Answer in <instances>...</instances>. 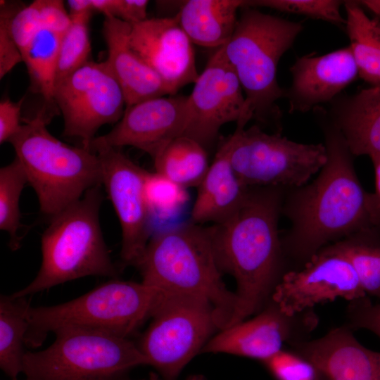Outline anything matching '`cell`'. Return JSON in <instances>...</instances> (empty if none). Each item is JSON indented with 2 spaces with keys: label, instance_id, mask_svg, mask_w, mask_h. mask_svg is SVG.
Listing matches in <instances>:
<instances>
[{
  "label": "cell",
  "instance_id": "60d3db41",
  "mask_svg": "<svg viewBox=\"0 0 380 380\" xmlns=\"http://www.w3.org/2000/svg\"><path fill=\"white\" fill-rule=\"evenodd\" d=\"M67 4L71 18L94 12L91 0H68Z\"/></svg>",
  "mask_w": 380,
  "mask_h": 380
},
{
  "label": "cell",
  "instance_id": "5bb4252c",
  "mask_svg": "<svg viewBox=\"0 0 380 380\" xmlns=\"http://www.w3.org/2000/svg\"><path fill=\"white\" fill-rule=\"evenodd\" d=\"M319 324L315 310L287 315L271 299L251 319L220 330L202 353H227L265 361L287 343L310 338Z\"/></svg>",
  "mask_w": 380,
  "mask_h": 380
},
{
  "label": "cell",
  "instance_id": "d590c367",
  "mask_svg": "<svg viewBox=\"0 0 380 380\" xmlns=\"http://www.w3.org/2000/svg\"><path fill=\"white\" fill-rule=\"evenodd\" d=\"M93 11L134 25L145 20L147 0H91Z\"/></svg>",
  "mask_w": 380,
  "mask_h": 380
},
{
  "label": "cell",
  "instance_id": "4dcf8cb0",
  "mask_svg": "<svg viewBox=\"0 0 380 380\" xmlns=\"http://www.w3.org/2000/svg\"><path fill=\"white\" fill-rule=\"evenodd\" d=\"M92 13L72 18L69 29L61 39L55 84L65 78L90 60L91 41L89 22Z\"/></svg>",
  "mask_w": 380,
  "mask_h": 380
},
{
  "label": "cell",
  "instance_id": "f35d334b",
  "mask_svg": "<svg viewBox=\"0 0 380 380\" xmlns=\"http://www.w3.org/2000/svg\"><path fill=\"white\" fill-rule=\"evenodd\" d=\"M23 99L18 102L10 99L0 102V143L8 142L21 127V107Z\"/></svg>",
  "mask_w": 380,
  "mask_h": 380
},
{
  "label": "cell",
  "instance_id": "d6a6232c",
  "mask_svg": "<svg viewBox=\"0 0 380 380\" xmlns=\"http://www.w3.org/2000/svg\"><path fill=\"white\" fill-rule=\"evenodd\" d=\"M277 380H322L317 369L293 350H281L262 362Z\"/></svg>",
  "mask_w": 380,
  "mask_h": 380
},
{
  "label": "cell",
  "instance_id": "7bdbcfd3",
  "mask_svg": "<svg viewBox=\"0 0 380 380\" xmlns=\"http://www.w3.org/2000/svg\"><path fill=\"white\" fill-rule=\"evenodd\" d=\"M127 380H131V379H129ZM140 380H163V379H160L156 374H151L148 378L144 379H140ZM185 380H205V379L204 376H203L201 374H194V375L188 376Z\"/></svg>",
  "mask_w": 380,
  "mask_h": 380
},
{
  "label": "cell",
  "instance_id": "2e32d148",
  "mask_svg": "<svg viewBox=\"0 0 380 380\" xmlns=\"http://www.w3.org/2000/svg\"><path fill=\"white\" fill-rule=\"evenodd\" d=\"M188 96L168 95L125 107L121 119L90 145L120 148L129 146L153 160L172 140L184 136L188 125Z\"/></svg>",
  "mask_w": 380,
  "mask_h": 380
},
{
  "label": "cell",
  "instance_id": "ab89813d",
  "mask_svg": "<svg viewBox=\"0 0 380 380\" xmlns=\"http://www.w3.org/2000/svg\"><path fill=\"white\" fill-rule=\"evenodd\" d=\"M370 159L374 170L375 191L369 194V205L373 224L380 228V156Z\"/></svg>",
  "mask_w": 380,
  "mask_h": 380
},
{
  "label": "cell",
  "instance_id": "836d02e7",
  "mask_svg": "<svg viewBox=\"0 0 380 380\" xmlns=\"http://www.w3.org/2000/svg\"><path fill=\"white\" fill-rule=\"evenodd\" d=\"M8 27L22 56L37 34L42 29L39 0L16 11L11 9Z\"/></svg>",
  "mask_w": 380,
  "mask_h": 380
},
{
  "label": "cell",
  "instance_id": "ac0fdd59",
  "mask_svg": "<svg viewBox=\"0 0 380 380\" xmlns=\"http://www.w3.org/2000/svg\"><path fill=\"white\" fill-rule=\"evenodd\" d=\"M291 85L286 89L289 113H305L331 102L358 75L350 47L328 53L307 54L290 68Z\"/></svg>",
  "mask_w": 380,
  "mask_h": 380
},
{
  "label": "cell",
  "instance_id": "74e56055",
  "mask_svg": "<svg viewBox=\"0 0 380 380\" xmlns=\"http://www.w3.org/2000/svg\"><path fill=\"white\" fill-rule=\"evenodd\" d=\"M42 27L62 36L70 27L72 20L63 1L39 0Z\"/></svg>",
  "mask_w": 380,
  "mask_h": 380
},
{
  "label": "cell",
  "instance_id": "e0dca14e",
  "mask_svg": "<svg viewBox=\"0 0 380 380\" xmlns=\"http://www.w3.org/2000/svg\"><path fill=\"white\" fill-rule=\"evenodd\" d=\"M129 44L163 79L172 95L194 83L197 71L192 42L182 28L177 14L131 25Z\"/></svg>",
  "mask_w": 380,
  "mask_h": 380
},
{
  "label": "cell",
  "instance_id": "ffe728a7",
  "mask_svg": "<svg viewBox=\"0 0 380 380\" xmlns=\"http://www.w3.org/2000/svg\"><path fill=\"white\" fill-rule=\"evenodd\" d=\"M130 30L131 24L105 17L102 32L108 51L106 61L122 90L125 107L172 95L163 79L131 47Z\"/></svg>",
  "mask_w": 380,
  "mask_h": 380
},
{
  "label": "cell",
  "instance_id": "484cf974",
  "mask_svg": "<svg viewBox=\"0 0 380 380\" xmlns=\"http://www.w3.org/2000/svg\"><path fill=\"white\" fill-rule=\"evenodd\" d=\"M153 160L156 172L186 189L198 187L210 166L206 148L186 136L172 140Z\"/></svg>",
  "mask_w": 380,
  "mask_h": 380
},
{
  "label": "cell",
  "instance_id": "e575fe53",
  "mask_svg": "<svg viewBox=\"0 0 380 380\" xmlns=\"http://www.w3.org/2000/svg\"><path fill=\"white\" fill-rule=\"evenodd\" d=\"M344 325L353 331L366 329L380 338V303H373L366 296L348 302Z\"/></svg>",
  "mask_w": 380,
  "mask_h": 380
},
{
  "label": "cell",
  "instance_id": "ba28073f",
  "mask_svg": "<svg viewBox=\"0 0 380 380\" xmlns=\"http://www.w3.org/2000/svg\"><path fill=\"white\" fill-rule=\"evenodd\" d=\"M46 348L26 351L24 380H127L129 372L148 365L137 344L106 333L63 329Z\"/></svg>",
  "mask_w": 380,
  "mask_h": 380
},
{
  "label": "cell",
  "instance_id": "83f0119b",
  "mask_svg": "<svg viewBox=\"0 0 380 380\" xmlns=\"http://www.w3.org/2000/svg\"><path fill=\"white\" fill-rule=\"evenodd\" d=\"M61 37L42 28L23 53V63L26 65L32 84L47 103H53Z\"/></svg>",
  "mask_w": 380,
  "mask_h": 380
},
{
  "label": "cell",
  "instance_id": "277c9868",
  "mask_svg": "<svg viewBox=\"0 0 380 380\" xmlns=\"http://www.w3.org/2000/svg\"><path fill=\"white\" fill-rule=\"evenodd\" d=\"M234 32L223 46L245 95V106L236 128L255 119L279 124L281 113L277 102L285 97L277 79L281 56L293 44L303 23L242 7Z\"/></svg>",
  "mask_w": 380,
  "mask_h": 380
},
{
  "label": "cell",
  "instance_id": "8d00e7d4",
  "mask_svg": "<svg viewBox=\"0 0 380 380\" xmlns=\"http://www.w3.org/2000/svg\"><path fill=\"white\" fill-rule=\"evenodd\" d=\"M0 14V79L23 62L22 53L9 30L8 20L11 8L1 1Z\"/></svg>",
  "mask_w": 380,
  "mask_h": 380
},
{
  "label": "cell",
  "instance_id": "44dd1931",
  "mask_svg": "<svg viewBox=\"0 0 380 380\" xmlns=\"http://www.w3.org/2000/svg\"><path fill=\"white\" fill-rule=\"evenodd\" d=\"M327 115L353 156H380V85L336 97Z\"/></svg>",
  "mask_w": 380,
  "mask_h": 380
},
{
  "label": "cell",
  "instance_id": "3957f363",
  "mask_svg": "<svg viewBox=\"0 0 380 380\" xmlns=\"http://www.w3.org/2000/svg\"><path fill=\"white\" fill-rule=\"evenodd\" d=\"M136 267L141 281L158 293L188 295L210 303L220 330L231 324L236 298L222 279L208 227L191 222L156 233Z\"/></svg>",
  "mask_w": 380,
  "mask_h": 380
},
{
  "label": "cell",
  "instance_id": "603a6c76",
  "mask_svg": "<svg viewBox=\"0 0 380 380\" xmlns=\"http://www.w3.org/2000/svg\"><path fill=\"white\" fill-rule=\"evenodd\" d=\"M243 4L242 0H189L177 14L192 44L218 49L232 37Z\"/></svg>",
  "mask_w": 380,
  "mask_h": 380
},
{
  "label": "cell",
  "instance_id": "9c48e42d",
  "mask_svg": "<svg viewBox=\"0 0 380 380\" xmlns=\"http://www.w3.org/2000/svg\"><path fill=\"white\" fill-rule=\"evenodd\" d=\"M151 318L137 344L163 380H176L213 333L220 330L211 304L188 295L158 293Z\"/></svg>",
  "mask_w": 380,
  "mask_h": 380
},
{
  "label": "cell",
  "instance_id": "f1b7e54d",
  "mask_svg": "<svg viewBox=\"0 0 380 380\" xmlns=\"http://www.w3.org/2000/svg\"><path fill=\"white\" fill-rule=\"evenodd\" d=\"M28 184L24 170L15 157L0 170V229L9 235V246L13 251L20 245V198L23 188Z\"/></svg>",
  "mask_w": 380,
  "mask_h": 380
},
{
  "label": "cell",
  "instance_id": "7c38bea8",
  "mask_svg": "<svg viewBox=\"0 0 380 380\" xmlns=\"http://www.w3.org/2000/svg\"><path fill=\"white\" fill-rule=\"evenodd\" d=\"M89 148L100 159L102 184L120 222L122 265L136 267L152 234L144 194L147 170L134 163L120 148L94 144Z\"/></svg>",
  "mask_w": 380,
  "mask_h": 380
},
{
  "label": "cell",
  "instance_id": "b9f144b4",
  "mask_svg": "<svg viewBox=\"0 0 380 380\" xmlns=\"http://www.w3.org/2000/svg\"><path fill=\"white\" fill-rule=\"evenodd\" d=\"M358 3L375 14L376 18L380 20V0H362L358 1Z\"/></svg>",
  "mask_w": 380,
  "mask_h": 380
},
{
  "label": "cell",
  "instance_id": "8992f818",
  "mask_svg": "<svg viewBox=\"0 0 380 380\" xmlns=\"http://www.w3.org/2000/svg\"><path fill=\"white\" fill-rule=\"evenodd\" d=\"M10 140L42 213L50 217L102 184L100 159L84 146H70L53 136L45 110L24 119Z\"/></svg>",
  "mask_w": 380,
  "mask_h": 380
},
{
  "label": "cell",
  "instance_id": "52a82bcc",
  "mask_svg": "<svg viewBox=\"0 0 380 380\" xmlns=\"http://www.w3.org/2000/svg\"><path fill=\"white\" fill-rule=\"evenodd\" d=\"M158 293L141 282L118 278L70 301L49 306H30L25 345L39 347L50 333L78 329L127 338L148 318Z\"/></svg>",
  "mask_w": 380,
  "mask_h": 380
},
{
  "label": "cell",
  "instance_id": "d6986e66",
  "mask_svg": "<svg viewBox=\"0 0 380 380\" xmlns=\"http://www.w3.org/2000/svg\"><path fill=\"white\" fill-rule=\"evenodd\" d=\"M327 380H379L380 352L364 346L346 325L290 346Z\"/></svg>",
  "mask_w": 380,
  "mask_h": 380
},
{
  "label": "cell",
  "instance_id": "d4e9b609",
  "mask_svg": "<svg viewBox=\"0 0 380 380\" xmlns=\"http://www.w3.org/2000/svg\"><path fill=\"white\" fill-rule=\"evenodd\" d=\"M30 306L27 297L1 295L0 368L11 380L23 372Z\"/></svg>",
  "mask_w": 380,
  "mask_h": 380
},
{
  "label": "cell",
  "instance_id": "ee69618b",
  "mask_svg": "<svg viewBox=\"0 0 380 380\" xmlns=\"http://www.w3.org/2000/svg\"><path fill=\"white\" fill-rule=\"evenodd\" d=\"M380 380V379H379Z\"/></svg>",
  "mask_w": 380,
  "mask_h": 380
},
{
  "label": "cell",
  "instance_id": "cb8c5ba5",
  "mask_svg": "<svg viewBox=\"0 0 380 380\" xmlns=\"http://www.w3.org/2000/svg\"><path fill=\"white\" fill-rule=\"evenodd\" d=\"M346 32L358 75L372 86L380 85V20L369 18L358 1H346Z\"/></svg>",
  "mask_w": 380,
  "mask_h": 380
},
{
  "label": "cell",
  "instance_id": "7a4b0ae2",
  "mask_svg": "<svg viewBox=\"0 0 380 380\" xmlns=\"http://www.w3.org/2000/svg\"><path fill=\"white\" fill-rule=\"evenodd\" d=\"M286 191L249 187L232 217L208 227L219 267L236 284V310L229 326L259 312L289 271L278 229Z\"/></svg>",
  "mask_w": 380,
  "mask_h": 380
},
{
  "label": "cell",
  "instance_id": "4316f807",
  "mask_svg": "<svg viewBox=\"0 0 380 380\" xmlns=\"http://www.w3.org/2000/svg\"><path fill=\"white\" fill-rule=\"evenodd\" d=\"M331 246L350 262L366 295L380 300V228L360 230Z\"/></svg>",
  "mask_w": 380,
  "mask_h": 380
},
{
  "label": "cell",
  "instance_id": "7402d4cb",
  "mask_svg": "<svg viewBox=\"0 0 380 380\" xmlns=\"http://www.w3.org/2000/svg\"><path fill=\"white\" fill-rule=\"evenodd\" d=\"M248 190L249 187L242 183L231 165L229 144L225 139L198 186L191 215L192 222H224L239 209Z\"/></svg>",
  "mask_w": 380,
  "mask_h": 380
},
{
  "label": "cell",
  "instance_id": "6da1fadb",
  "mask_svg": "<svg viewBox=\"0 0 380 380\" xmlns=\"http://www.w3.org/2000/svg\"><path fill=\"white\" fill-rule=\"evenodd\" d=\"M314 110L324 135L327 160L313 181L285 192L281 214L291 227L281 241L289 270L302 267L319 251L350 234L378 228L354 156L327 111L320 106Z\"/></svg>",
  "mask_w": 380,
  "mask_h": 380
},
{
  "label": "cell",
  "instance_id": "9a60e30c",
  "mask_svg": "<svg viewBox=\"0 0 380 380\" xmlns=\"http://www.w3.org/2000/svg\"><path fill=\"white\" fill-rule=\"evenodd\" d=\"M194 84L188 96V125L184 136L206 148L215 141L222 125L241 120L245 95L223 46L210 57Z\"/></svg>",
  "mask_w": 380,
  "mask_h": 380
},
{
  "label": "cell",
  "instance_id": "5b68a950",
  "mask_svg": "<svg viewBox=\"0 0 380 380\" xmlns=\"http://www.w3.org/2000/svg\"><path fill=\"white\" fill-rule=\"evenodd\" d=\"M101 186L52 216L41 239L42 262L34 279L13 293L27 297L58 284L89 276L118 278L99 222Z\"/></svg>",
  "mask_w": 380,
  "mask_h": 380
},
{
  "label": "cell",
  "instance_id": "f546056e",
  "mask_svg": "<svg viewBox=\"0 0 380 380\" xmlns=\"http://www.w3.org/2000/svg\"><path fill=\"white\" fill-rule=\"evenodd\" d=\"M144 194L151 229L153 221H168L180 215L189 200L186 188L156 171L146 172Z\"/></svg>",
  "mask_w": 380,
  "mask_h": 380
},
{
  "label": "cell",
  "instance_id": "4fadbf2b",
  "mask_svg": "<svg viewBox=\"0 0 380 380\" xmlns=\"http://www.w3.org/2000/svg\"><path fill=\"white\" fill-rule=\"evenodd\" d=\"M366 296L350 262L329 245L302 267L286 272L271 299L284 313L294 315L338 298L350 302Z\"/></svg>",
  "mask_w": 380,
  "mask_h": 380
},
{
  "label": "cell",
  "instance_id": "1f68e13d",
  "mask_svg": "<svg viewBox=\"0 0 380 380\" xmlns=\"http://www.w3.org/2000/svg\"><path fill=\"white\" fill-rule=\"evenodd\" d=\"M343 4L338 0H252L243 1V7H266L345 27L346 18L340 12Z\"/></svg>",
  "mask_w": 380,
  "mask_h": 380
},
{
  "label": "cell",
  "instance_id": "30bf717a",
  "mask_svg": "<svg viewBox=\"0 0 380 380\" xmlns=\"http://www.w3.org/2000/svg\"><path fill=\"white\" fill-rule=\"evenodd\" d=\"M231 165L248 187L303 186L322 168L327 160L324 144H303L267 134L258 125L236 128L227 137Z\"/></svg>",
  "mask_w": 380,
  "mask_h": 380
},
{
  "label": "cell",
  "instance_id": "8fae6325",
  "mask_svg": "<svg viewBox=\"0 0 380 380\" xmlns=\"http://www.w3.org/2000/svg\"><path fill=\"white\" fill-rule=\"evenodd\" d=\"M53 103L63 118V135L81 139L87 148L99 128L121 119L126 106L122 90L106 61H89L56 83Z\"/></svg>",
  "mask_w": 380,
  "mask_h": 380
}]
</instances>
